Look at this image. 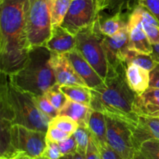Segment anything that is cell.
I'll return each mask as SVG.
<instances>
[{"label":"cell","mask_w":159,"mask_h":159,"mask_svg":"<svg viewBox=\"0 0 159 159\" xmlns=\"http://www.w3.org/2000/svg\"><path fill=\"white\" fill-rule=\"evenodd\" d=\"M27 0L0 1V72L11 75L22 68L29 52L26 34Z\"/></svg>","instance_id":"cell-1"},{"label":"cell","mask_w":159,"mask_h":159,"mask_svg":"<svg viewBox=\"0 0 159 159\" xmlns=\"http://www.w3.org/2000/svg\"><path fill=\"white\" fill-rule=\"evenodd\" d=\"M127 64H122L116 70L108 71L102 85L91 89L92 109L102 112L130 126H137L139 116L134 111L137 94L129 86L126 76Z\"/></svg>","instance_id":"cell-2"},{"label":"cell","mask_w":159,"mask_h":159,"mask_svg":"<svg viewBox=\"0 0 159 159\" xmlns=\"http://www.w3.org/2000/svg\"><path fill=\"white\" fill-rule=\"evenodd\" d=\"M12 85L33 95H43L57 84L51 64V51L46 46L29 50L23 66L9 75Z\"/></svg>","instance_id":"cell-3"},{"label":"cell","mask_w":159,"mask_h":159,"mask_svg":"<svg viewBox=\"0 0 159 159\" xmlns=\"http://www.w3.org/2000/svg\"><path fill=\"white\" fill-rule=\"evenodd\" d=\"M8 93L13 115L12 125H20L47 132L51 119L36 106L30 94L20 90L11 84L9 76Z\"/></svg>","instance_id":"cell-4"},{"label":"cell","mask_w":159,"mask_h":159,"mask_svg":"<svg viewBox=\"0 0 159 159\" xmlns=\"http://www.w3.org/2000/svg\"><path fill=\"white\" fill-rule=\"evenodd\" d=\"M75 38L76 49L105 80L109 69L103 44L105 36L99 30L97 19L91 25L79 31Z\"/></svg>","instance_id":"cell-5"},{"label":"cell","mask_w":159,"mask_h":159,"mask_svg":"<svg viewBox=\"0 0 159 159\" xmlns=\"http://www.w3.org/2000/svg\"><path fill=\"white\" fill-rule=\"evenodd\" d=\"M25 20L30 49L45 46L52 33L48 0H27Z\"/></svg>","instance_id":"cell-6"},{"label":"cell","mask_w":159,"mask_h":159,"mask_svg":"<svg viewBox=\"0 0 159 159\" xmlns=\"http://www.w3.org/2000/svg\"><path fill=\"white\" fill-rule=\"evenodd\" d=\"M106 120L107 143L124 159H135L138 149L134 141L131 127L107 115Z\"/></svg>","instance_id":"cell-7"},{"label":"cell","mask_w":159,"mask_h":159,"mask_svg":"<svg viewBox=\"0 0 159 159\" xmlns=\"http://www.w3.org/2000/svg\"><path fill=\"white\" fill-rule=\"evenodd\" d=\"M12 143L18 153L26 154L33 159L40 157L47 147V132L13 125L11 131Z\"/></svg>","instance_id":"cell-8"},{"label":"cell","mask_w":159,"mask_h":159,"mask_svg":"<svg viewBox=\"0 0 159 159\" xmlns=\"http://www.w3.org/2000/svg\"><path fill=\"white\" fill-rule=\"evenodd\" d=\"M98 15L96 0H72L61 26L76 35L84 27L94 23Z\"/></svg>","instance_id":"cell-9"},{"label":"cell","mask_w":159,"mask_h":159,"mask_svg":"<svg viewBox=\"0 0 159 159\" xmlns=\"http://www.w3.org/2000/svg\"><path fill=\"white\" fill-rule=\"evenodd\" d=\"M128 43V26L113 37L105 36L103 44L108 63V71L116 70L120 65L126 64V58L129 51Z\"/></svg>","instance_id":"cell-10"},{"label":"cell","mask_w":159,"mask_h":159,"mask_svg":"<svg viewBox=\"0 0 159 159\" xmlns=\"http://www.w3.org/2000/svg\"><path fill=\"white\" fill-rule=\"evenodd\" d=\"M127 26L129 33V50L143 54H152L153 51L152 45L143 28L139 14L135 9L130 12Z\"/></svg>","instance_id":"cell-11"},{"label":"cell","mask_w":159,"mask_h":159,"mask_svg":"<svg viewBox=\"0 0 159 159\" xmlns=\"http://www.w3.org/2000/svg\"><path fill=\"white\" fill-rule=\"evenodd\" d=\"M51 64L57 84L60 86L79 85L87 87L65 55L51 52Z\"/></svg>","instance_id":"cell-12"},{"label":"cell","mask_w":159,"mask_h":159,"mask_svg":"<svg viewBox=\"0 0 159 159\" xmlns=\"http://www.w3.org/2000/svg\"><path fill=\"white\" fill-rule=\"evenodd\" d=\"M65 56L69 59L75 71L89 88L94 89L103 84L104 80L76 48L71 52L65 54Z\"/></svg>","instance_id":"cell-13"},{"label":"cell","mask_w":159,"mask_h":159,"mask_svg":"<svg viewBox=\"0 0 159 159\" xmlns=\"http://www.w3.org/2000/svg\"><path fill=\"white\" fill-rule=\"evenodd\" d=\"M134 111L138 116L159 118V89L149 87L141 95H137Z\"/></svg>","instance_id":"cell-14"},{"label":"cell","mask_w":159,"mask_h":159,"mask_svg":"<svg viewBox=\"0 0 159 159\" xmlns=\"http://www.w3.org/2000/svg\"><path fill=\"white\" fill-rule=\"evenodd\" d=\"M45 46L53 53L65 55L76 48L75 35L67 31L63 26L52 28L51 36Z\"/></svg>","instance_id":"cell-15"},{"label":"cell","mask_w":159,"mask_h":159,"mask_svg":"<svg viewBox=\"0 0 159 159\" xmlns=\"http://www.w3.org/2000/svg\"><path fill=\"white\" fill-rule=\"evenodd\" d=\"M134 144L139 149L149 140H159V118L139 116L137 126L132 129Z\"/></svg>","instance_id":"cell-16"},{"label":"cell","mask_w":159,"mask_h":159,"mask_svg":"<svg viewBox=\"0 0 159 159\" xmlns=\"http://www.w3.org/2000/svg\"><path fill=\"white\" fill-rule=\"evenodd\" d=\"M130 14H104L101 12L97 17L101 33L106 37H113L117 34L127 26Z\"/></svg>","instance_id":"cell-17"},{"label":"cell","mask_w":159,"mask_h":159,"mask_svg":"<svg viewBox=\"0 0 159 159\" xmlns=\"http://www.w3.org/2000/svg\"><path fill=\"white\" fill-rule=\"evenodd\" d=\"M126 76L129 86L137 95L142 94L150 86V71L134 64L127 65Z\"/></svg>","instance_id":"cell-18"},{"label":"cell","mask_w":159,"mask_h":159,"mask_svg":"<svg viewBox=\"0 0 159 159\" xmlns=\"http://www.w3.org/2000/svg\"><path fill=\"white\" fill-rule=\"evenodd\" d=\"M92 108L85 104L68 100L59 111V115L70 117L82 127H88L89 119L92 112Z\"/></svg>","instance_id":"cell-19"},{"label":"cell","mask_w":159,"mask_h":159,"mask_svg":"<svg viewBox=\"0 0 159 159\" xmlns=\"http://www.w3.org/2000/svg\"><path fill=\"white\" fill-rule=\"evenodd\" d=\"M139 14L141 24L152 45L159 44V21L144 6L138 4L134 8Z\"/></svg>","instance_id":"cell-20"},{"label":"cell","mask_w":159,"mask_h":159,"mask_svg":"<svg viewBox=\"0 0 159 159\" xmlns=\"http://www.w3.org/2000/svg\"><path fill=\"white\" fill-rule=\"evenodd\" d=\"M87 128L98 143H107V120L105 114L93 109L90 114Z\"/></svg>","instance_id":"cell-21"},{"label":"cell","mask_w":159,"mask_h":159,"mask_svg":"<svg viewBox=\"0 0 159 159\" xmlns=\"http://www.w3.org/2000/svg\"><path fill=\"white\" fill-rule=\"evenodd\" d=\"M12 126H13L12 123L9 120L0 118V129H1L0 159H9L15 157L17 154H22L17 152L12 145V135H11Z\"/></svg>","instance_id":"cell-22"},{"label":"cell","mask_w":159,"mask_h":159,"mask_svg":"<svg viewBox=\"0 0 159 159\" xmlns=\"http://www.w3.org/2000/svg\"><path fill=\"white\" fill-rule=\"evenodd\" d=\"M61 90L68 100L90 106L92 101L91 89L79 85L61 86Z\"/></svg>","instance_id":"cell-23"},{"label":"cell","mask_w":159,"mask_h":159,"mask_svg":"<svg viewBox=\"0 0 159 159\" xmlns=\"http://www.w3.org/2000/svg\"><path fill=\"white\" fill-rule=\"evenodd\" d=\"M72 0H48L52 28L61 26Z\"/></svg>","instance_id":"cell-24"},{"label":"cell","mask_w":159,"mask_h":159,"mask_svg":"<svg viewBox=\"0 0 159 159\" xmlns=\"http://www.w3.org/2000/svg\"><path fill=\"white\" fill-rule=\"evenodd\" d=\"M126 64L127 65H130V64H134V65L145 69L150 72L157 65L151 55L143 54V53H139L134 51H130V50H129L127 55Z\"/></svg>","instance_id":"cell-25"},{"label":"cell","mask_w":159,"mask_h":159,"mask_svg":"<svg viewBox=\"0 0 159 159\" xmlns=\"http://www.w3.org/2000/svg\"><path fill=\"white\" fill-rule=\"evenodd\" d=\"M135 159H159V140H149L143 143Z\"/></svg>","instance_id":"cell-26"},{"label":"cell","mask_w":159,"mask_h":159,"mask_svg":"<svg viewBox=\"0 0 159 159\" xmlns=\"http://www.w3.org/2000/svg\"><path fill=\"white\" fill-rule=\"evenodd\" d=\"M139 0H110L107 10L110 14L130 13Z\"/></svg>","instance_id":"cell-27"},{"label":"cell","mask_w":159,"mask_h":159,"mask_svg":"<svg viewBox=\"0 0 159 159\" xmlns=\"http://www.w3.org/2000/svg\"><path fill=\"white\" fill-rule=\"evenodd\" d=\"M49 125L55 126V127L60 129L61 130L68 132L71 135H73L74 132L79 127V124L75 120H73L72 118L66 116V115H58L55 118H52L50 122Z\"/></svg>","instance_id":"cell-28"},{"label":"cell","mask_w":159,"mask_h":159,"mask_svg":"<svg viewBox=\"0 0 159 159\" xmlns=\"http://www.w3.org/2000/svg\"><path fill=\"white\" fill-rule=\"evenodd\" d=\"M32 99L34 104L37 108L43 112L44 115L49 117L51 119L55 118L59 115V111L53 106V104L50 102L49 100L47 98L44 94L43 95H33Z\"/></svg>","instance_id":"cell-29"},{"label":"cell","mask_w":159,"mask_h":159,"mask_svg":"<svg viewBox=\"0 0 159 159\" xmlns=\"http://www.w3.org/2000/svg\"><path fill=\"white\" fill-rule=\"evenodd\" d=\"M44 95L49 100L50 102L53 104V106L58 111H60L63 108L66 101H68L67 97L61 90V86L57 84L51 87L44 94Z\"/></svg>","instance_id":"cell-30"},{"label":"cell","mask_w":159,"mask_h":159,"mask_svg":"<svg viewBox=\"0 0 159 159\" xmlns=\"http://www.w3.org/2000/svg\"><path fill=\"white\" fill-rule=\"evenodd\" d=\"M90 132L88 128L79 126L74 132V137L77 144V152L85 155L90 140Z\"/></svg>","instance_id":"cell-31"},{"label":"cell","mask_w":159,"mask_h":159,"mask_svg":"<svg viewBox=\"0 0 159 159\" xmlns=\"http://www.w3.org/2000/svg\"><path fill=\"white\" fill-rule=\"evenodd\" d=\"M71 136V134L64 132L55 126H51V125L48 126V131H47V140L59 143V142L70 137Z\"/></svg>","instance_id":"cell-32"},{"label":"cell","mask_w":159,"mask_h":159,"mask_svg":"<svg viewBox=\"0 0 159 159\" xmlns=\"http://www.w3.org/2000/svg\"><path fill=\"white\" fill-rule=\"evenodd\" d=\"M42 156L48 159H60L62 157L58 143L47 140V147Z\"/></svg>","instance_id":"cell-33"},{"label":"cell","mask_w":159,"mask_h":159,"mask_svg":"<svg viewBox=\"0 0 159 159\" xmlns=\"http://www.w3.org/2000/svg\"><path fill=\"white\" fill-rule=\"evenodd\" d=\"M58 145L62 155H65V154H71V153L77 151V144H76L74 135H71L68 138L59 142Z\"/></svg>","instance_id":"cell-34"},{"label":"cell","mask_w":159,"mask_h":159,"mask_svg":"<svg viewBox=\"0 0 159 159\" xmlns=\"http://www.w3.org/2000/svg\"><path fill=\"white\" fill-rule=\"evenodd\" d=\"M92 137H93V136H92ZM95 141H96V140H95ZM96 143H97L98 147H99L102 159H124L120 154H118L117 153H116V151L108 144V143L99 144V143H98L96 141Z\"/></svg>","instance_id":"cell-35"},{"label":"cell","mask_w":159,"mask_h":159,"mask_svg":"<svg viewBox=\"0 0 159 159\" xmlns=\"http://www.w3.org/2000/svg\"><path fill=\"white\" fill-rule=\"evenodd\" d=\"M85 159H102L99 147L91 134H90L89 143L85 154Z\"/></svg>","instance_id":"cell-36"},{"label":"cell","mask_w":159,"mask_h":159,"mask_svg":"<svg viewBox=\"0 0 159 159\" xmlns=\"http://www.w3.org/2000/svg\"><path fill=\"white\" fill-rule=\"evenodd\" d=\"M138 4L146 8L159 21V0H139Z\"/></svg>","instance_id":"cell-37"},{"label":"cell","mask_w":159,"mask_h":159,"mask_svg":"<svg viewBox=\"0 0 159 159\" xmlns=\"http://www.w3.org/2000/svg\"><path fill=\"white\" fill-rule=\"evenodd\" d=\"M149 87L159 89V64L150 72V86Z\"/></svg>","instance_id":"cell-38"},{"label":"cell","mask_w":159,"mask_h":159,"mask_svg":"<svg viewBox=\"0 0 159 159\" xmlns=\"http://www.w3.org/2000/svg\"><path fill=\"white\" fill-rule=\"evenodd\" d=\"M96 4L97 12L99 14L101 12H103L105 9H107L110 4V0H96Z\"/></svg>","instance_id":"cell-39"},{"label":"cell","mask_w":159,"mask_h":159,"mask_svg":"<svg viewBox=\"0 0 159 159\" xmlns=\"http://www.w3.org/2000/svg\"><path fill=\"white\" fill-rule=\"evenodd\" d=\"M60 159H85V155L81 154L80 153L75 151L74 153L63 155Z\"/></svg>","instance_id":"cell-40"},{"label":"cell","mask_w":159,"mask_h":159,"mask_svg":"<svg viewBox=\"0 0 159 159\" xmlns=\"http://www.w3.org/2000/svg\"><path fill=\"white\" fill-rule=\"evenodd\" d=\"M152 48H153V51H152V53L151 54V55H152L154 61L156 63L159 64V44L152 45Z\"/></svg>","instance_id":"cell-41"},{"label":"cell","mask_w":159,"mask_h":159,"mask_svg":"<svg viewBox=\"0 0 159 159\" xmlns=\"http://www.w3.org/2000/svg\"><path fill=\"white\" fill-rule=\"evenodd\" d=\"M9 159H33L32 157H30V156L26 155V154H19L17 155H16L15 157H12V158Z\"/></svg>","instance_id":"cell-42"},{"label":"cell","mask_w":159,"mask_h":159,"mask_svg":"<svg viewBox=\"0 0 159 159\" xmlns=\"http://www.w3.org/2000/svg\"><path fill=\"white\" fill-rule=\"evenodd\" d=\"M34 159H48V158H46V157H43V156H40V157H37V158H34Z\"/></svg>","instance_id":"cell-43"},{"label":"cell","mask_w":159,"mask_h":159,"mask_svg":"<svg viewBox=\"0 0 159 159\" xmlns=\"http://www.w3.org/2000/svg\"><path fill=\"white\" fill-rule=\"evenodd\" d=\"M0 1H1V0H0Z\"/></svg>","instance_id":"cell-44"}]
</instances>
